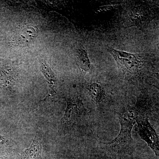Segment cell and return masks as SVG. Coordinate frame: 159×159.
<instances>
[{
    "instance_id": "obj_1",
    "label": "cell",
    "mask_w": 159,
    "mask_h": 159,
    "mask_svg": "<svg viewBox=\"0 0 159 159\" xmlns=\"http://www.w3.org/2000/svg\"><path fill=\"white\" fill-rule=\"evenodd\" d=\"M139 111L134 107H129L119 116L121 125L120 133L114 140L105 143L112 151L116 153H129L133 147L131 131L138 116Z\"/></svg>"
},
{
    "instance_id": "obj_3",
    "label": "cell",
    "mask_w": 159,
    "mask_h": 159,
    "mask_svg": "<svg viewBox=\"0 0 159 159\" xmlns=\"http://www.w3.org/2000/svg\"><path fill=\"white\" fill-rule=\"evenodd\" d=\"M109 51L122 70L131 74H135L138 72L139 63L135 55L114 49H110Z\"/></svg>"
},
{
    "instance_id": "obj_4",
    "label": "cell",
    "mask_w": 159,
    "mask_h": 159,
    "mask_svg": "<svg viewBox=\"0 0 159 159\" xmlns=\"http://www.w3.org/2000/svg\"><path fill=\"white\" fill-rule=\"evenodd\" d=\"M38 35L36 28L31 26L23 27L18 30L13 37L14 44L19 46H26L33 42Z\"/></svg>"
},
{
    "instance_id": "obj_10",
    "label": "cell",
    "mask_w": 159,
    "mask_h": 159,
    "mask_svg": "<svg viewBox=\"0 0 159 159\" xmlns=\"http://www.w3.org/2000/svg\"><path fill=\"white\" fill-rule=\"evenodd\" d=\"M15 146V143L11 139L0 136V152L11 151Z\"/></svg>"
},
{
    "instance_id": "obj_6",
    "label": "cell",
    "mask_w": 159,
    "mask_h": 159,
    "mask_svg": "<svg viewBox=\"0 0 159 159\" xmlns=\"http://www.w3.org/2000/svg\"><path fill=\"white\" fill-rule=\"evenodd\" d=\"M42 148V136L38 130L30 147L22 152L21 159H43Z\"/></svg>"
},
{
    "instance_id": "obj_8",
    "label": "cell",
    "mask_w": 159,
    "mask_h": 159,
    "mask_svg": "<svg viewBox=\"0 0 159 159\" xmlns=\"http://www.w3.org/2000/svg\"><path fill=\"white\" fill-rule=\"evenodd\" d=\"M77 54L79 57L80 68L83 70L89 71L92 66L85 46L81 44L79 45L77 48Z\"/></svg>"
},
{
    "instance_id": "obj_9",
    "label": "cell",
    "mask_w": 159,
    "mask_h": 159,
    "mask_svg": "<svg viewBox=\"0 0 159 159\" xmlns=\"http://www.w3.org/2000/svg\"><path fill=\"white\" fill-rule=\"evenodd\" d=\"M89 92L91 97L96 103H99L104 99L105 92L101 85L99 84L93 83L89 87Z\"/></svg>"
},
{
    "instance_id": "obj_7",
    "label": "cell",
    "mask_w": 159,
    "mask_h": 159,
    "mask_svg": "<svg viewBox=\"0 0 159 159\" xmlns=\"http://www.w3.org/2000/svg\"><path fill=\"white\" fill-rule=\"evenodd\" d=\"M41 67L42 71L46 79L48 80L50 86V94H51V95H55L56 94V92H55L56 80H55V77L54 73L51 67L44 61H43L41 62Z\"/></svg>"
},
{
    "instance_id": "obj_2",
    "label": "cell",
    "mask_w": 159,
    "mask_h": 159,
    "mask_svg": "<svg viewBox=\"0 0 159 159\" xmlns=\"http://www.w3.org/2000/svg\"><path fill=\"white\" fill-rule=\"evenodd\" d=\"M136 122L138 130L143 140L148 144L157 156H159V139L155 131L152 127L148 119L142 116H138Z\"/></svg>"
},
{
    "instance_id": "obj_5",
    "label": "cell",
    "mask_w": 159,
    "mask_h": 159,
    "mask_svg": "<svg viewBox=\"0 0 159 159\" xmlns=\"http://www.w3.org/2000/svg\"><path fill=\"white\" fill-rule=\"evenodd\" d=\"M82 103L73 98L67 100V107L62 122L66 124H73L80 117L83 111Z\"/></svg>"
}]
</instances>
